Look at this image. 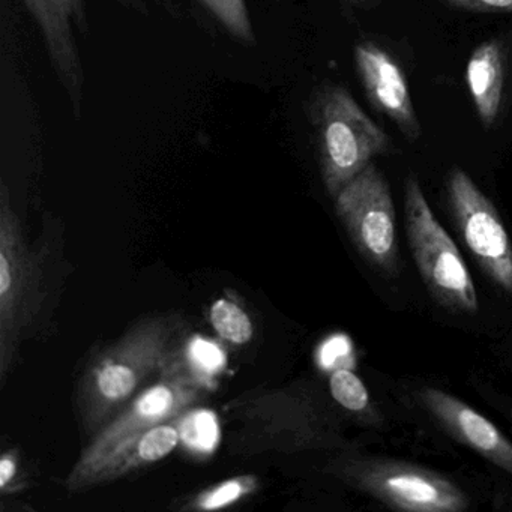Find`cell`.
I'll return each mask as SVG.
<instances>
[{
  "label": "cell",
  "instance_id": "obj_10",
  "mask_svg": "<svg viewBox=\"0 0 512 512\" xmlns=\"http://www.w3.org/2000/svg\"><path fill=\"white\" fill-rule=\"evenodd\" d=\"M43 35L50 64L70 100L76 118L85 101L86 77L77 32L88 34L86 0H22Z\"/></svg>",
  "mask_w": 512,
  "mask_h": 512
},
{
  "label": "cell",
  "instance_id": "obj_8",
  "mask_svg": "<svg viewBox=\"0 0 512 512\" xmlns=\"http://www.w3.org/2000/svg\"><path fill=\"white\" fill-rule=\"evenodd\" d=\"M335 212L350 241L374 269L397 277V215L388 182L371 163L334 197Z\"/></svg>",
  "mask_w": 512,
  "mask_h": 512
},
{
  "label": "cell",
  "instance_id": "obj_4",
  "mask_svg": "<svg viewBox=\"0 0 512 512\" xmlns=\"http://www.w3.org/2000/svg\"><path fill=\"white\" fill-rule=\"evenodd\" d=\"M209 380L187 358L137 395L83 446L64 481L70 494L88 493L95 473L140 436L197 409L211 391Z\"/></svg>",
  "mask_w": 512,
  "mask_h": 512
},
{
  "label": "cell",
  "instance_id": "obj_22",
  "mask_svg": "<svg viewBox=\"0 0 512 512\" xmlns=\"http://www.w3.org/2000/svg\"><path fill=\"white\" fill-rule=\"evenodd\" d=\"M508 419L512 422V409L508 412Z\"/></svg>",
  "mask_w": 512,
  "mask_h": 512
},
{
  "label": "cell",
  "instance_id": "obj_3",
  "mask_svg": "<svg viewBox=\"0 0 512 512\" xmlns=\"http://www.w3.org/2000/svg\"><path fill=\"white\" fill-rule=\"evenodd\" d=\"M61 238L29 244L5 184L0 190V380L7 382L20 347L52 316L64 284Z\"/></svg>",
  "mask_w": 512,
  "mask_h": 512
},
{
  "label": "cell",
  "instance_id": "obj_21",
  "mask_svg": "<svg viewBox=\"0 0 512 512\" xmlns=\"http://www.w3.org/2000/svg\"><path fill=\"white\" fill-rule=\"evenodd\" d=\"M121 4L130 5L131 8L143 11V5L146 4V0H119Z\"/></svg>",
  "mask_w": 512,
  "mask_h": 512
},
{
  "label": "cell",
  "instance_id": "obj_9",
  "mask_svg": "<svg viewBox=\"0 0 512 512\" xmlns=\"http://www.w3.org/2000/svg\"><path fill=\"white\" fill-rule=\"evenodd\" d=\"M446 196L470 253L484 274L512 296V242L496 206L461 169L449 173Z\"/></svg>",
  "mask_w": 512,
  "mask_h": 512
},
{
  "label": "cell",
  "instance_id": "obj_20",
  "mask_svg": "<svg viewBox=\"0 0 512 512\" xmlns=\"http://www.w3.org/2000/svg\"><path fill=\"white\" fill-rule=\"evenodd\" d=\"M454 10L470 13L512 14V0H445Z\"/></svg>",
  "mask_w": 512,
  "mask_h": 512
},
{
  "label": "cell",
  "instance_id": "obj_12",
  "mask_svg": "<svg viewBox=\"0 0 512 512\" xmlns=\"http://www.w3.org/2000/svg\"><path fill=\"white\" fill-rule=\"evenodd\" d=\"M355 61L371 104L392 119L407 140H418L421 125L400 65L373 43L359 44Z\"/></svg>",
  "mask_w": 512,
  "mask_h": 512
},
{
  "label": "cell",
  "instance_id": "obj_17",
  "mask_svg": "<svg viewBox=\"0 0 512 512\" xmlns=\"http://www.w3.org/2000/svg\"><path fill=\"white\" fill-rule=\"evenodd\" d=\"M212 328L221 340L235 346H244L254 337V325L247 311L232 299L221 298L209 311Z\"/></svg>",
  "mask_w": 512,
  "mask_h": 512
},
{
  "label": "cell",
  "instance_id": "obj_6",
  "mask_svg": "<svg viewBox=\"0 0 512 512\" xmlns=\"http://www.w3.org/2000/svg\"><path fill=\"white\" fill-rule=\"evenodd\" d=\"M325 472L395 511L461 512L470 508L466 491L436 470L349 451L326 464Z\"/></svg>",
  "mask_w": 512,
  "mask_h": 512
},
{
  "label": "cell",
  "instance_id": "obj_19",
  "mask_svg": "<svg viewBox=\"0 0 512 512\" xmlns=\"http://www.w3.org/2000/svg\"><path fill=\"white\" fill-rule=\"evenodd\" d=\"M20 460L16 451H5L0 457V493L2 496L19 490Z\"/></svg>",
  "mask_w": 512,
  "mask_h": 512
},
{
  "label": "cell",
  "instance_id": "obj_7",
  "mask_svg": "<svg viewBox=\"0 0 512 512\" xmlns=\"http://www.w3.org/2000/svg\"><path fill=\"white\" fill-rule=\"evenodd\" d=\"M404 212L410 250L431 298L452 313L475 314L479 299L472 275L457 245L434 217L415 176L404 185Z\"/></svg>",
  "mask_w": 512,
  "mask_h": 512
},
{
  "label": "cell",
  "instance_id": "obj_5",
  "mask_svg": "<svg viewBox=\"0 0 512 512\" xmlns=\"http://www.w3.org/2000/svg\"><path fill=\"white\" fill-rule=\"evenodd\" d=\"M310 115L316 131L320 173L331 197L337 196L374 158L391 149L385 131L368 118L343 86L320 88Z\"/></svg>",
  "mask_w": 512,
  "mask_h": 512
},
{
  "label": "cell",
  "instance_id": "obj_14",
  "mask_svg": "<svg viewBox=\"0 0 512 512\" xmlns=\"http://www.w3.org/2000/svg\"><path fill=\"white\" fill-rule=\"evenodd\" d=\"M467 86L484 128H491L502 106L505 62L502 46L485 41L473 50L466 70Z\"/></svg>",
  "mask_w": 512,
  "mask_h": 512
},
{
  "label": "cell",
  "instance_id": "obj_13",
  "mask_svg": "<svg viewBox=\"0 0 512 512\" xmlns=\"http://www.w3.org/2000/svg\"><path fill=\"white\" fill-rule=\"evenodd\" d=\"M178 421L166 422L146 431L136 442L122 449L104 464L89 484V491L134 475L169 457L181 442Z\"/></svg>",
  "mask_w": 512,
  "mask_h": 512
},
{
  "label": "cell",
  "instance_id": "obj_16",
  "mask_svg": "<svg viewBox=\"0 0 512 512\" xmlns=\"http://www.w3.org/2000/svg\"><path fill=\"white\" fill-rule=\"evenodd\" d=\"M259 488L256 476L242 475L199 491L179 503L181 511H217L250 496Z\"/></svg>",
  "mask_w": 512,
  "mask_h": 512
},
{
  "label": "cell",
  "instance_id": "obj_11",
  "mask_svg": "<svg viewBox=\"0 0 512 512\" xmlns=\"http://www.w3.org/2000/svg\"><path fill=\"white\" fill-rule=\"evenodd\" d=\"M416 398L457 442L512 475V442L490 419L442 389L427 386L416 392Z\"/></svg>",
  "mask_w": 512,
  "mask_h": 512
},
{
  "label": "cell",
  "instance_id": "obj_1",
  "mask_svg": "<svg viewBox=\"0 0 512 512\" xmlns=\"http://www.w3.org/2000/svg\"><path fill=\"white\" fill-rule=\"evenodd\" d=\"M190 326L181 313H155L134 322L83 370L76 409L83 442L185 359Z\"/></svg>",
  "mask_w": 512,
  "mask_h": 512
},
{
  "label": "cell",
  "instance_id": "obj_15",
  "mask_svg": "<svg viewBox=\"0 0 512 512\" xmlns=\"http://www.w3.org/2000/svg\"><path fill=\"white\" fill-rule=\"evenodd\" d=\"M329 394L332 400L365 427H380L383 416L371 400L367 386L358 374L349 368H335L329 376Z\"/></svg>",
  "mask_w": 512,
  "mask_h": 512
},
{
  "label": "cell",
  "instance_id": "obj_2",
  "mask_svg": "<svg viewBox=\"0 0 512 512\" xmlns=\"http://www.w3.org/2000/svg\"><path fill=\"white\" fill-rule=\"evenodd\" d=\"M227 448L235 455L350 451L340 413L310 380L256 388L227 401Z\"/></svg>",
  "mask_w": 512,
  "mask_h": 512
},
{
  "label": "cell",
  "instance_id": "obj_18",
  "mask_svg": "<svg viewBox=\"0 0 512 512\" xmlns=\"http://www.w3.org/2000/svg\"><path fill=\"white\" fill-rule=\"evenodd\" d=\"M218 25L239 43L256 46L253 22L245 0H199Z\"/></svg>",
  "mask_w": 512,
  "mask_h": 512
}]
</instances>
